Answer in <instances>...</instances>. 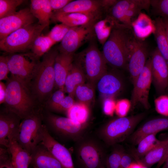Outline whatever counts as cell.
I'll use <instances>...</instances> for the list:
<instances>
[{"instance_id":"obj_33","label":"cell","mask_w":168,"mask_h":168,"mask_svg":"<svg viewBox=\"0 0 168 168\" xmlns=\"http://www.w3.org/2000/svg\"><path fill=\"white\" fill-rule=\"evenodd\" d=\"M55 44L47 35H40L33 42L30 49L31 53L39 59L48 52Z\"/></svg>"},{"instance_id":"obj_2","label":"cell","mask_w":168,"mask_h":168,"mask_svg":"<svg viewBox=\"0 0 168 168\" xmlns=\"http://www.w3.org/2000/svg\"><path fill=\"white\" fill-rule=\"evenodd\" d=\"M6 85V109L21 119L41 109L30 90L14 76L11 75Z\"/></svg>"},{"instance_id":"obj_24","label":"cell","mask_w":168,"mask_h":168,"mask_svg":"<svg viewBox=\"0 0 168 168\" xmlns=\"http://www.w3.org/2000/svg\"><path fill=\"white\" fill-rule=\"evenodd\" d=\"M131 27L134 36L142 41L154 34L156 29L154 21L147 15L142 12L132 22Z\"/></svg>"},{"instance_id":"obj_37","label":"cell","mask_w":168,"mask_h":168,"mask_svg":"<svg viewBox=\"0 0 168 168\" xmlns=\"http://www.w3.org/2000/svg\"><path fill=\"white\" fill-rule=\"evenodd\" d=\"M153 12L159 17L168 18V0H150Z\"/></svg>"},{"instance_id":"obj_8","label":"cell","mask_w":168,"mask_h":168,"mask_svg":"<svg viewBox=\"0 0 168 168\" xmlns=\"http://www.w3.org/2000/svg\"><path fill=\"white\" fill-rule=\"evenodd\" d=\"M39 61L31 53L14 54L8 56L7 64L11 74L29 89Z\"/></svg>"},{"instance_id":"obj_44","label":"cell","mask_w":168,"mask_h":168,"mask_svg":"<svg viewBox=\"0 0 168 168\" xmlns=\"http://www.w3.org/2000/svg\"><path fill=\"white\" fill-rule=\"evenodd\" d=\"M74 98L68 95L65 96L61 103L55 109L54 111H67L75 103Z\"/></svg>"},{"instance_id":"obj_50","label":"cell","mask_w":168,"mask_h":168,"mask_svg":"<svg viewBox=\"0 0 168 168\" xmlns=\"http://www.w3.org/2000/svg\"><path fill=\"white\" fill-rule=\"evenodd\" d=\"M6 86L1 81L0 82V104L4 103L5 102L6 94Z\"/></svg>"},{"instance_id":"obj_10","label":"cell","mask_w":168,"mask_h":168,"mask_svg":"<svg viewBox=\"0 0 168 168\" xmlns=\"http://www.w3.org/2000/svg\"><path fill=\"white\" fill-rule=\"evenodd\" d=\"M95 24L71 27L58 47L59 52L74 54L85 42L91 40L95 34L94 29Z\"/></svg>"},{"instance_id":"obj_35","label":"cell","mask_w":168,"mask_h":168,"mask_svg":"<svg viewBox=\"0 0 168 168\" xmlns=\"http://www.w3.org/2000/svg\"><path fill=\"white\" fill-rule=\"evenodd\" d=\"M24 1L23 0H0V18L14 13L17 8Z\"/></svg>"},{"instance_id":"obj_22","label":"cell","mask_w":168,"mask_h":168,"mask_svg":"<svg viewBox=\"0 0 168 168\" xmlns=\"http://www.w3.org/2000/svg\"><path fill=\"white\" fill-rule=\"evenodd\" d=\"M96 84L98 91L105 98L114 97L123 87L122 82L119 77L107 72L100 78Z\"/></svg>"},{"instance_id":"obj_16","label":"cell","mask_w":168,"mask_h":168,"mask_svg":"<svg viewBox=\"0 0 168 168\" xmlns=\"http://www.w3.org/2000/svg\"><path fill=\"white\" fill-rule=\"evenodd\" d=\"M39 144L46 148L64 168H75L71 155L64 146L54 139L43 125Z\"/></svg>"},{"instance_id":"obj_27","label":"cell","mask_w":168,"mask_h":168,"mask_svg":"<svg viewBox=\"0 0 168 168\" xmlns=\"http://www.w3.org/2000/svg\"><path fill=\"white\" fill-rule=\"evenodd\" d=\"M51 18L70 27L96 23L88 16L76 12H54L53 13Z\"/></svg>"},{"instance_id":"obj_20","label":"cell","mask_w":168,"mask_h":168,"mask_svg":"<svg viewBox=\"0 0 168 168\" xmlns=\"http://www.w3.org/2000/svg\"><path fill=\"white\" fill-rule=\"evenodd\" d=\"M74 54L59 53L54 61L55 87L64 89L65 80L74 60Z\"/></svg>"},{"instance_id":"obj_58","label":"cell","mask_w":168,"mask_h":168,"mask_svg":"<svg viewBox=\"0 0 168 168\" xmlns=\"http://www.w3.org/2000/svg\"><path fill=\"white\" fill-rule=\"evenodd\" d=\"M101 168H105L104 167H101Z\"/></svg>"},{"instance_id":"obj_18","label":"cell","mask_w":168,"mask_h":168,"mask_svg":"<svg viewBox=\"0 0 168 168\" xmlns=\"http://www.w3.org/2000/svg\"><path fill=\"white\" fill-rule=\"evenodd\" d=\"M21 119L5 109L0 114V144L7 148L11 141L16 139Z\"/></svg>"},{"instance_id":"obj_52","label":"cell","mask_w":168,"mask_h":168,"mask_svg":"<svg viewBox=\"0 0 168 168\" xmlns=\"http://www.w3.org/2000/svg\"><path fill=\"white\" fill-rule=\"evenodd\" d=\"M168 158V143L163 156L161 161L157 164L156 168H159Z\"/></svg>"},{"instance_id":"obj_39","label":"cell","mask_w":168,"mask_h":168,"mask_svg":"<svg viewBox=\"0 0 168 168\" xmlns=\"http://www.w3.org/2000/svg\"><path fill=\"white\" fill-rule=\"evenodd\" d=\"M64 89H58L53 93L44 104L49 110L54 111L65 97Z\"/></svg>"},{"instance_id":"obj_45","label":"cell","mask_w":168,"mask_h":168,"mask_svg":"<svg viewBox=\"0 0 168 168\" xmlns=\"http://www.w3.org/2000/svg\"><path fill=\"white\" fill-rule=\"evenodd\" d=\"M116 104L114 97L105 98L103 102L104 113L108 116H113L115 110Z\"/></svg>"},{"instance_id":"obj_46","label":"cell","mask_w":168,"mask_h":168,"mask_svg":"<svg viewBox=\"0 0 168 168\" xmlns=\"http://www.w3.org/2000/svg\"><path fill=\"white\" fill-rule=\"evenodd\" d=\"M8 56H0V80H7L9 72L8 65Z\"/></svg>"},{"instance_id":"obj_41","label":"cell","mask_w":168,"mask_h":168,"mask_svg":"<svg viewBox=\"0 0 168 168\" xmlns=\"http://www.w3.org/2000/svg\"><path fill=\"white\" fill-rule=\"evenodd\" d=\"M43 0H31L30 10L35 18L38 20V23L43 25Z\"/></svg>"},{"instance_id":"obj_28","label":"cell","mask_w":168,"mask_h":168,"mask_svg":"<svg viewBox=\"0 0 168 168\" xmlns=\"http://www.w3.org/2000/svg\"><path fill=\"white\" fill-rule=\"evenodd\" d=\"M124 26L123 25L118 23L110 16L96 22L94 25V29L99 42L103 45L109 38L113 28Z\"/></svg>"},{"instance_id":"obj_49","label":"cell","mask_w":168,"mask_h":168,"mask_svg":"<svg viewBox=\"0 0 168 168\" xmlns=\"http://www.w3.org/2000/svg\"><path fill=\"white\" fill-rule=\"evenodd\" d=\"M134 159L136 160L133 156L124 152L121 158L120 168H128L131 164L137 162Z\"/></svg>"},{"instance_id":"obj_40","label":"cell","mask_w":168,"mask_h":168,"mask_svg":"<svg viewBox=\"0 0 168 168\" xmlns=\"http://www.w3.org/2000/svg\"><path fill=\"white\" fill-rule=\"evenodd\" d=\"M156 112L163 116L168 117V95H160L154 100Z\"/></svg>"},{"instance_id":"obj_9","label":"cell","mask_w":168,"mask_h":168,"mask_svg":"<svg viewBox=\"0 0 168 168\" xmlns=\"http://www.w3.org/2000/svg\"><path fill=\"white\" fill-rule=\"evenodd\" d=\"M152 78V60L151 58L147 60L145 65L134 84L130 102L131 109H133L140 104L147 110L150 108L149 96Z\"/></svg>"},{"instance_id":"obj_4","label":"cell","mask_w":168,"mask_h":168,"mask_svg":"<svg viewBox=\"0 0 168 168\" xmlns=\"http://www.w3.org/2000/svg\"><path fill=\"white\" fill-rule=\"evenodd\" d=\"M146 114L145 113H141L111 120L100 129L99 132L100 138L109 145L122 142L132 134Z\"/></svg>"},{"instance_id":"obj_56","label":"cell","mask_w":168,"mask_h":168,"mask_svg":"<svg viewBox=\"0 0 168 168\" xmlns=\"http://www.w3.org/2000/svg\"><path fill=\"white\" fill-rule=\"evenodd\" d=\"M140 163V164L141 165L142 168H148L147 167L145 166H144L142 164H141Z\"/></svg>"},{"instance_id":"obj_21","label":"cell","mask_w":168,"mask_h":168,"mask_svg":"<svg viewBox=\"0 0 168 168\" xmlns=\"http://www.w3.org/2000/svg\"><path fill=\"white\" fill-rule=\"evenodd\" d=\"M34 168H64L45 147L39 144L31 155Z\"/></svg>"},{"instance_id":"obj_31","label":"cell","mask_w":168,"mask_h":168,"mask_svg":"<svg viewBox=\"0 0 168 168\" xmlns=\"http://www.w3.org/2000/svg\"><path fill=\"white\" fill-rule=\"evenodd\" d=\"M95 86L89 82L78 86L76 89L74 95L77 102L89 106L95 99Z\"/></svg>"},{"instance_id":"obj_32","label":"cell","mask_w":168,"mask_h":168,"mask_svg":"<svg viewBox=\"0 0 168 168\" xmlns=\"http://www.w3.org/2000/svg\"><path fill=\"white\" fill-rule=\"evenodd\" d=\"M68 117L76 123L84 124H87L89 118V106L79 102L74 105L67 111Z\"/></svg>"},{"instance_id":"obj_48","label":"cell","mask_w":168,"mask_h":168,"mask_svg":"<svg viewBox=\"0 0 168 168\" xmlns=\"http://www.w3.org/2000/svg\"><path fill=\"white\" fill-rule=\"evenodd\" d=\"M71 0H49L50 4L54 12L59 11L71 2Z\"/></svg>"},{"instance_id":"obj_53","label":"cell","mask_w":168,"mask_h":168,"mask_svg":"<svg viewBox=\"0 0 168 168\" xmlns=\"http://www.w3.org/2000/svg\"><path fill=\"white\" fill-rule=\"evenodd\" d=\"M165 28V32L168 42V18H162Z\"/></svg>"},{"instance_id":"obj_13","label":"cell","mask_w":168,"mask_h":168,"mask_svg":"<svg viewBox=\"0 0 168 168\" xmlns=\"http://www.w3.org/2000/svg\"><path fill=\"white\" fill-rule=\"evenodd\" d=\"M147 54L146 44L144 41L139 40L133 36L127 65L133 84L136 82L145 65Z\"/></svg>"},{"instance_id":"obj_25","label":"cell","mask_w":168,"mask_h":168,"mask_svg":"<svg viewBox=\"0 0 168 168\" xmlns=\"http://www.w3.org/2000/svg\"><path fill=\"white\" fill-rule=\"evenodd\" d=\"M7 149L14 168H28L31 162V155L20 145L16 139L10 141Z\"/></svg>"},{"instance_id":"obj_43","label":"cell","mask_w":168,"mask_h":168,"mask_svg":"<svg viewBox=\"0 0 168 168\" xmlns=\"http://www.w3.org/2000/svg\"><path fill=\"white\" fill-rule=\"evenodd\" d=\"M43 24L46 27L49 26L50 19L53 14L52 9L51 7L49 0H43Z\"/></svg>"},{"instance_id":"obj_1","label":"cell","mask_w":168,"mask_h":168,"mask_svg":"<svg viewBox=\"0 0 168 168\" xmlns=\"http://www.w3.org/2000/svg\"><path fill=\"white\" fill-rule=\"evenodd\" d=\"M59 53L58 48H51L39 62L29 86V90L37 102L44 105L52 94L55 87L54 65Z\"/></svg>"},{"instance_id":"obj_11","label":"cell","mask_w":168,"mask_h":168,"mask_svg":"<svg viewBox=\"0 0 168 168\" xmlns=\"http://www.w3.org/2000/svg\"><path fill=\"white\" fill-rule=\"evenodd\" d=\"M77 148V154L86 168H101L105 153L101 146L91 139L81 141Z\"/></svg>"},{"instance_id":"obj_30","label":"cell","mask_w":168,"mask_h":168,"mask_svg":"<svg viewBox=\"0 0 168 168\" xmlns=\"http://www.w3.org/2000/svg\"><path fill=\"white\" fill-rule=\"evenodd\" d=\"M168 143V138L160 141L153 148L144 156L137 161L148 168L161 161L165 152Z\"/></svg>"},{"instance_id":"obj_26","label":"cell","mask_w":168,"mask_h":168,"mask_svg":"<svg viewBox=\"0 0 168 168\" xmlns=\"http://www.w3.org/2000/svg\"><path fill=\"white\" fill-rule=\"evenodd\" d=\"M86 79L82 68L73 60L65 80L64 86L65 91L68 95L74 98L76 88L78 86L85 83Z\"/></svg>"},{"instance_id":"obj_36","label":"cell","mask_w":168,"mask_h":168,"mask_svg":"<svg viewBox=\"0 0 168 168\" xmlns=\"http://www.w3.org/2000/svg\"><path fill=\"white\" fill-rule=\"evenodd\" d=\"M71 28L63 23L57 24L47 35L56 44L62 41Z\"/></svg>"},{"instance_id":"obj_57","label":"cell","mask_w":168,"mask_h":168,"mask_svg":"<svg viewBox=\"0 0 168 168\" xmlns=\"http://www.w3.org/2000/svg\"><path fill=\"white\" fill-rule=\"evenodd\" d=\"M166 91H167V94L168 95V87L167 88V90H166Z\"/></svg>"},{"instance_id":"obj_23","label":"cell","mask_w":168,"mask_h":168,"mask_svg":"<svg viewBox=\"0 0 168 168\" xmlns=\"http://www.w3.org/2000/svg\"><path fill=\"white\" fill-rule=\"evenodd\" d=\"M150 6V0H149L118 1L110 10V16L118 22L123 24L125 13L128 10L134 7H140L148 11Z\"/></svg>"},{"instance_id":"obj_47","label":"cell","mask_w":168,"mask_h":168,"mask_svg":"<svg viewBox=\"0 0 168 168\" xmlns=\"http://www.w3.org/2000/svg\"><path fill=\"white\" fill-rule=\"evenodd\" d=\"M9 152L5 149L0 148V168H14L8 156Z\"/></svg>"},{"instance_id":"obj_51","label":"cell","mask_w":168,"mask_h":168,"mask_svg":"<svg viewBox=\"0 0 168 168\" xmlns=\"http://www.w3.org/2000/svg\"><path fill=\"white\" fill-rule=\"evenodd\" d=\"M117 0H101L103 10H110L117 2Z\"/></svg>"},{"instance_id":"obj_42","label":"cell","mask_w":168,"mask_h":168,"mask_svg":"<svg viewBox=\"0 0 168 168\" xmlns=\"http://www.w3.org/2000/svg\"><path fill=\"white\" fill-rule=\"evenodd\" d=\"M131 108L130 101L127 99H123L116 102L115 112L119 117H124Z\"/></svg>"},{"instance_id":"obj_34","label":"cell","mask_w":168,"mask_h":168,"mask_svg":"<svg viewBox=\"0 0 168 168\" xmlns=\"http://www.w3.org/2000/svg\"><path fill=\"white\" fill-rule=\"evenodd\" d=\"M156 134L150 135L143 138L138 143L134 155L136 161L144 156L160 141L156 138Z\"/></svg>"},{"instance_id":"obj_12","label":"cell","mask_w":168,"mask_h":168,"mask_svg":"<svg viewBox=\"0 0 168 168\" xmlns=\"http://www.w3.org/2000/svg\"><path fill=\"white\" fill-rule=\"evenodd\" d=\"M45 119L57 133L74 140L80 138L87 125L77 123L68 117L58 116L49 112L45 115Z\"/></svg>"},{"instance_id":"obj_3","label":"cell","mask_w":168,"mask_h":168,"mask_svg":"<svg viewBox=\"0 0 168 168\" xmlns=\"http://www.w3.org/2000/svg\"><path fill=\"white\" fill-rule=\"evenodd\" d=\"M118 27L113 29L103 45L102 53L107 63L116 68L127 67L133 37L128 30Z\"/></svg>"},{"instance_id":"obj_17","label":"cell","mask_w":168,"mask_h":168,"mask_svg":"<svg viewBox=\"0 0 168 168\" xmlns=\"http://www.w3.org/2000/svg\"><path fill=\"white\" fill-rule=\"evenodd\" d=\"M103 9L101 0H72L62 9L54 12H76L85 15L96 23L101 20Z\"/></svg>"},{"instance_id":"obj_54","label":"cell","mask_w":168,"mask_h":168,"mask_svg":"<svg viewBox=\"0 0 168 168\" xmlns=\"http://www.w3.org/2000/svg\"><path fill=\"white\" fill-rule=\"evenodd\" d=\"M128 168H142L140 163L136 162L131 164Z\"/></svg>"},{"instance_id":"obj_55","label":"cell","mask_w":168,"mask_h":168,"mask_svg":"<svg viewBox=\"0 0 168 168\" xmlns=\"http://www.w3.org/2000/svg\"><path fill=\"white\" fill-rule=\"evenodd\" d=\"M161 168H168V158L163 164Z\"/></svg>"},{"instance_id":"obj_38","label":"cell","mask_w":168,"mask_h":168,"mask_svg":"<svg viewBox=\"0 0 168 168\" xmlns=\"http://www.w3.org/2000/svg\"><path fill=\"white\" fill-rule=\"evenodd\" d=\"M124 150L116 149L107 157L105 160L107 168H120L121 158Z\"/></svg>"},{"instance_id":"obj_29","label":"cell","mask_w":168,"mask_h":168,"mask_svg":"<svg viewBox=\"0 0 168 168\" xmlns=\"http://www.w3.org/2000/svg\"><path fill=\"white\" fill-rule=\"evenodd\" d=\"M154 21L156 29L153 34L157 44V48L168 66V42L162 18L158 16Z\"/></svg>"},{"instance_id":"obj_5","label":"cell","mask_w":168,"mask_h":168,"mask_svg":"<svg viewBox=\"0 0 168 168\" xmlns=\"http://www.w3.org/2000/svg\"><path fill=\"white\" fill-rule=\"evenodd\" d=\"M93 41L74 58V61L82 68L88 82L96 86L100 78L107 72V63L102 52Z\"/></svg>"},{"instance_id":"obj_19","label":"cell","mask_w":168,"mask_h":168,"mask_svg":"<svg viewBox=\"0 0 168 168\" xmlns=\"http://www.w3.org/2000/svg\"><path fill=\"white\" fill-rule=\"evenodd\" d=\"M168 129V117L163 116L150 120L141 125L130 136V140L137 145L145 137Z\"/></svg>"},{"instance_id":"obj_15","label":"cell","mask_w":168,"mask_h":168,"mask_svg":"<svg viewBox=\"0 0 168 168\" xmlns=\"http://www.w3.org/2000/svg\"><path fill=\"white\" fill-rule=\"evenodd\" d=\"M151 58L152 82L158 94H165L168 87V65L157 47Z\"/></svg>"},{"instance_id":"obj_6","label":"cell","mask_w":168,"mask_h":168,"mask_svg":"<svg viewBox=\"0 0 168 168\" xmlns=\"http://www.w3.org/2000/svg\"><path fill=\"white\" fill-rule=\"evenodd\" d=\"M46 27L38 22L21 28L0 40V50L10 54L26 52Z\"/></svg>"},{"instance_id":"obj_14","label":"cell","mask_w":168,"mask_h":168,"mask_svg":"<svg viewBox=\"0 0 168 168\" xmlns=\"http://www.w3.org/2000/svg\"><path fill=\"white\" fill-rule=\"evenodd\" d=\"M35 18L30 8H26L0 18V40L21 28L34 23Z\"/></svg>"},{"instance_id":"obj_7","label":"cell","mask_w":168,"mask_h":168,"mask_svg":"<svg viewBox=\"0 0 168 168\" xmlns=\"http://www.w3.org/2000/svg\"><path fill=\"white\" fill-rule=\"evenodd\" d=\"M41 109L22 119L16 139L30 155L40 142L43 115Z\"/></svg>"}]
</instances>
